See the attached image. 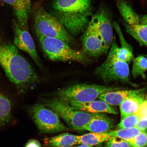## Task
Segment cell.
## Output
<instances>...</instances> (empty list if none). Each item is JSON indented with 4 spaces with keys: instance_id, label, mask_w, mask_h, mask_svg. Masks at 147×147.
Segmentation results:
<instances>
[{
    "instance_id": "12",
    "label": "cell",
    "mask_w": 147,
    "mask_h": 147,
    "mask_svg": "<svg viewBox=\"0 0 147 147\" xmlns=\"http://www.w3.org/2000/svg\"><path fill=\"white\" fill-rule=\"evenodd\" d=\"M104 45L105 54L108 52L113 42V26L109 14L105 9L100 7L91 18Z\"/></svg>"
},
{
    "instance_id": "30",
    "label": "cell",
    "mask_w": 147,
    "mask_h": 147,
    "mask_svg": "<svg viewBox=\"0 0 147 147\" xmlns=\"http://www.w3.org/2000/svg\"><path fill=\"white\" fill-rule=\"evenodd\" d=\"M140 18L141 22L147 25V13L141 16Z\"/></svg>"
},
{
    "instance_id": "9",
    "label": "cell",
    "mask_w": 147,
    "mask_h": 147,
    "mask_svg": "<svg viewBox=\"0 0 147 147\" xmlns=\"http://www.w3.org/2000/svg\"><path fill=\"white\" fill-rule=\"evenodd\" d=\"M117 7L124 20L126 32L147 48V25L141 22L140 16L124 0H119Z\"/></svg>"
},
{
    "instance_id": "31",
    "label": "cell",
    "mask_w": 147,
    "mask_h": 147,
    "mask_svg": "<svg viewBox=\"0 0 147 147\" xmlns=\"http://www.w3.org/2000/svg\"><path fill=\"white\" fill-rule=\"evenodd\" d=\"M75 147H94L93 146H89V145H88L87 144H81V145H80V146H77Z\"/></svg>"
},
{
    "instance_id": "24",
    "label": "cell",
    "mask_w": 147,
    "mask_h": 147,
    "mask_svg": "<svg viewBox=\"0 0 147 147\" xmlns=\"http://www.w3.org/2000/svg\"><path fill=\"white\" fill-rule=\"evenodd\" d=\"M139 117L136 113L129 115L121 119L119 123L117 125V129L130 128L136 126L140 120Z\"/></svg>"
},
{
    "instance_id": "23",
    "label": "cell",
    "mask_w": 147,
    "mask_h": 147,
    "mask_svg": "<svg viewBox=\"0 0 147 147\" xmlns=\"http://www.w3.org/2000/svg\"><path fill=\"white\" fill-rule=\"evenodd\" d=\"M141 131H141L136 127H135L130 128L117 129L108 132L111 137H118L127 141L136 136Z\"/></svg>"
},
{
    "instance_id": "3",
    "label": "cell",
    "mask_w": 147,
    "mask_h": 147,
    "mask_svg": "<svg viewBox=\"0 0 147 147\" xmlns=\"http://www.w3.org/2000/svg\"><path fill=\"white\" fill-rule=\"evenodd\" d=\"M38 38L44 53L51 60L75 61L84 65L91 62L82 51L71 48L70 46L61 40L43 36Z\"/></svg>"
},
{
    "instance_id": "26",
    "label": "cell",
    "mask_w": 147,
    "mask_h": 147,
    "mask_svg": "<svg viewBox=\"0 0 147 147\" xmlns=\"http://www.w3.org/2000/svg\"><path fill=\"white\" fill-rule=\"evenodd\" d=\"M135 147H144L147 146V132L141 131L133 139L127 141Z\"/></svg>"
},
{
    "instance_id": "16",
    "label": "cell",
    "mask_w": 147,
    "mask_h": 147,
    "mask_svg": "<svg viewBox=\"0 0 147 147\" xmlns=\"http://www.w3.org/2000/svg\"><path fill=\"white\" fill-rule=\"evenodd\" d=\"M146 88L129 97L119 105L121 119L137 113L140 106L146 98L145 93Z\"/></svg>"
},
{
    "instance_id": "15",
    "label": "cell",
    "mask_w": 147,
    "mask_h": 147,
    "mask_svg": "<svg viewBox=\"0 0 147 147\" xmlns=\"http://www.w3.org/2000/svg\"><path fill=\"white\" fill-rule=\"evenodd\" d=\"M114 122L105 113H93L84 130L95 133L109 131L113 127Z\"/></svg>"
},
{
    "instance_id": "19",
    "label": "cell",
    "mask_w": 147,
    "mask_h": 147,
    "mask_svg": "<svg viewBox=\"0 0 147 147\" xmlns=\"http://www.w3.org/2000/svg\"><path fill=\"white\" fill-rule=\"evenodd\" d=\"M44 143L47 147H71L77 144V135L68 133L44 139Z\"/></svg>"
},
{
    "instance_id": "1",
    "label": "cell",
    "mask_w": 147,
    "mask_h": 147,
    "mask_svg": "<svg viewBox=\"0 0 147 147\" xmlns=\"http://www.w3.org/2000/svg\"><path fill=\"white\" fill-rule=\"evenodd\" d=\"M0 64L19 91L30 89L39 82L35 71L13 44L0 42Z\"/></svg>"
},
{
    "instance_id": "33",
    "label": "cell",
    "mask_w": 147,
    "mask_h": 147,
    "mask_svg": "<svg viewBox=\"0 0 147 147\" xmlns=\"http://www.w3.org/2000/svg\"></svg>"
},
{
    "instance_id": "11",
    "label": "cell",
    "mask_w": 147,
    "mask_h": 147,
    "mask_svg": "<svg viewBox=\"0 0 147 147\" xmlns=\"http://www.w3.org/2000/svg\"><path fill=\"white\" fill-rule=\"evenodd\" d=\"M13 28L14 32V45L18 49L26 53L31 57L38 67H42L41 60L37 52L34 40L28 30L20 26L17 21L14 20Z\"/></svg>"
},
{
    "instance_id": "27",
    "label": "cell",
    "mask_w": 147,
    "mask_h": 147,
    "mask_svg": "<svg viewBox=\"0 0 147 147\" xmlns=\"http://www.w3.org/2000/svg\"><path fill=\"white\" fill-rule=\"evenodd\" d=\"M136 113L140 119H147V99H145Z\"/></svg>"
},
{
    "instance_id": "20",
    "label": "cell",
    "mask_w": 147,
    "mask_h": 147,
    "mask_svg": "<svg viewBox=\"0 0 147 147\" xmlns=\"http://www.w3.org/2000/svg\"><path fill=\"white\" fill-rule=\"evenodd\" d=\"M111 137L109 132L104 133H90L81 136H77V144H85L96 146L107 142Z\"/></svg>"
},
{
    "instance_id": "4",
    "label": "cell",
    "mask_w": 147,
    "mask_h": 147,
    "mask_svg": "<svg viewBox=\"0 0 147 147\" xmlns=\"http://www.w3.org/2000/svg\"><path fill=\"white\" fill-rule=\"evenodd\" d=\"M34 25L38 37L43 36L57 38L70 46L76 44L73 37L58 20L42 7L36 12Z\"/></svg>"
},
{
    "instance_id": "25",
    "label": "cell",
    "mask_w": 147,
    "mask_h": 147,
    "mask_svg": "<svg viewBox=\"0 0 147 147\" xmlns=\"http://www.w3.org/2000/svg\"><path fill=\"white\" fill-rule=\"evenodd\" d=\"M105 147H135L128 141L116 137H111L106 142Z\"/></svg>"
},
{
    "instance_id": "7",
    "label": "cell",
    "mask_w": 147,
    "mask_h": 147,
    "mask_svg": "<svg viewBox=\"0 0 147 147\" xmlns=\"http://www.w3.org/2000/svg\"><path fill=\"white\" fill-rule=\"evenodd\" d=\"M93 74L106 83L119 82L133 86H137L130 81L127 62L117 60L109 55L105 61L95 69Z\"/></svg>"
},
{
    "instance_id": "22",
    "label": "cell",
    "mask_w": 147,
    "mask_h": 147,
    "mask_svg": "<svg viewBox=\"0 0 147 147\" xmlns=\"http://www.w3.org/2000/svg\"><path fill=\"white\" fill-rule=\"evenodd\" d=\"M147 70V58L142 55H139L133 60L131 73L133 78H136L140 76H144Z\"/></svg>"
},
{
    "instance_id": "8",
    "label": "cell",
    "mask_w": 147,
    "mask_h": 147,
    "mask_svg": "<svg viewBox=\"0 0 147 147\" xmlns=\"http://www.w3.org/2000/svg\"><path fill=\"white\" fill-rule=\"evenodd\" d=\"M29 113L37 127L42 133H55L70 130L62 123L56 113L43 104H34L30 108Z\"/></svg>"
},
{
    "instance_id": "6",
    "label": "cell",
    "mask_w": 147,
    "mask_h": 147,
    "mask_svg": "<svg viewBox=\"0 0 147 147\" xmlns=\"http://www.w3.org/2000/svg\"><path fill=\"white\" fill-rule=\"evenodd\" d=\"M43 105L56 113L70 128L84 130L93 113L74 109L67 103L57 98L43 99Z\"/></svg>"
},
{
    "instance_id": "21",
    "label": "cell",
    "mask_w": 147,
    "mask_h": 147,
    "mask_svg": "<svg viewBox=\"0 0 147 147\" xmlns=\"http://www.w3.org/2000/svg\"><path fill=\"white\" fill-rule=\"evenodd\" d=\"M11 102L8 97L0 93V128L10 122L12 117Z\"/></svg>"
},
{
    "instance_id": "17",
    "label": "cell",
    "mask_w": 147,
    "mask_h": 147,
    "mask_svg": "<svg viewBox=\"0 0 147 147\" xmlns=\"http://www.w3.org/2000/svg\"><path fill=\"white\" fill-rule=\"evenodd\" d=\"M145 87L136 90H119L108 92L101 95L98 98L111 106L120 105L127 98L146 89Z\"/></svg>"
},
{
    "instance_id": "18",
    "label": "cell",
    "mask_w": 147,
    "mask_h": 147,
    "mask_svg": "<svg viewBox=\"0 0 147 147\" xmlns=\"http://www.w3.org/2000/svg\"><path fill=\"white\" fill-rule=\"evenodd\" d=\"M121 44V47H119L115 39H113L108 55L117 60L127 63L133 61L134 58L131 46L126 42Z\"/></svg>"
},
{
    "instance_id": "14",
    "label": "cell",
    "mask_w": 147,
    "mask_h": 147,
    "mask_svg": "<svg viewBox=\"0 0 147 147\" xmlns=\"http://www.w3.org/2000/svg\"><path fill=\"white\" fill-rule=\"evenodd\" d=\"M69 104L74 109L91 113H108L117 115L118 111L111 106L102 100L86 102H72Z\"/></svg>"
},
{
    "instance_id": "29",
    "label": "cell",
    "mask_w": 147,
    "mask_h": 147,
    "mask_svg": "<svg viewBox=\"0 0 147 147\" xmlns=\"http://www.w3.org/2000/svg\"><path fill=\"white\" fill-rule=\"evenodd\" d=\"M25 147H42L41 143L36 139L29 140L26 144Z\"/></svg>"
},
{
    "instance_id": "13",
    "label": "cell",
    "mask_w": 147,
    "mask_h": 147,
    "mask_svg": "<svg viewBox=\"0 0 147 147\" xmlns=\"http://www.w3.org/2000/svg\"><path fill=\"white\" fill-rule=\"evenodd\" d=\"M12 7L17 22L25 30H28V21L31 11V0H1Z\"/></svg>"
},
{
    "instance_id": "32",
    "label": "cell",
    "mask_w": 147,
    "mask_h": 147,
    "mask_svg": "<svg viewBox=\"0 0 147 147\" xmlns=\"http://www.w3.org/2000/svg\"><path fill=\"white\" fill-rule=\"evenodd\" d=\"M95 147H102V145H101V144H100V145H97V146H95Z\"/></svg>"
},
{
    "instance_id": "2",
    "label": "cell",
    "mask_w": 147,
    "mask_h": 147,
    "mask_svg": "<svg viewBox=\"0 0 147 147\" xmlns=\"http://www.w3.org/2000/svg\"><path fill=\"white\" fill-rule=\"evenodd\" d=\"M50 11L73 36L83 34L93 14L92 0H54Z\"/></svg>"
},
{
    "instance_id": "5",
    "label": "cell",
    "mask_w": 147,
    "mask_h": 147,
    "mask_svg": "<svg viewBox=\"0 0 147 147\" xmlns=\"http://www.w3.org/2000/svg\"><path fill=\"white\" fill-rule=\"evenodd\" d=\"M120 90L113 86L77 84L59 90L54 93V96L67 103L86 102L96 100L103 94Z\"/></svg>"
},
{
    "instance_id": "10",
    "label": "cell",
    "mask_w": 147,
    "mask_h": 147,
    "mask_svg": "<svg viewBox=\"0 0 147 147\" xmlns=\"http://www.w3.org/2000/svg\"><path fill=\"white\" fill-rule=\"evenodd\" d=\"M82 51L88 57H98L105 54L103 42L91 19L82 37Z\"/></svg>"
},
{
    "instance_id": "28",
    "label": "cell",
    "mask_w": 147,
    "mask_h": 147,
    "mask_svg": "<svg viewBox=\"0 0 147 147\" xmlns=\"http://www.w3.org/2000/svg\"><path fill=\"white\" fill-rule=\"evenodd\" d=\"M136 127L141 131L146 130L147 128V119H140Z\"/></svg>"
}]
</instances>
